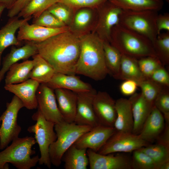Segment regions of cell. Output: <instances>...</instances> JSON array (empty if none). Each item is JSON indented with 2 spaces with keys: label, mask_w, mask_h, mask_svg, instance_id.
<instances>
[{
  "label": "cell",
  "mask_w": 169,
  "mask_h": 169,
  "mask_svg": "<svg viewBox=\"0 0 169 169\" xmlns=\"http://www.w3.org/2000/svg\"><path fill=\"white\" fill-rule=\"evenodd\" d=\"M38 54L55 73L75 75L80 50L79 38L69 30L36 43Z\"/></svg>",
  "instance_id": "6da1fadb"
},
{
  "label": "cell",
  "mask_w": 169,
  "mask_h": 169,
  "mask_svg": "<svg viewBox=\"0 0 169 169\" xmlns=\"http://www.w3.org/2000/svg\"><path fill=\"white\" fill-rule=\"evenodd\" d=\"M79 37L80 50L75 74L96 81L104 79L108 73L105 61L103 41L93 32Z\"/></svg>",
  "instance_id": "7a4b0ae2"
},
{
  "label": "cell",
  "mask_w": 169,
  "mask_h": 169,
  "mask_svg": "<svg viewBox=\"0 0 169 169\" xmlns=\"http://www.w3.org/2000/svg\"><path fill=\"white\" fill-rule=\"evenodd\" d=\"M109 42L122 54L137 59L148 56L157 57L150 40L119 23L112 28Z\"/></svg>",
  "instance_id": "3957f363"
},
{
  "label": "cell",
  "mask_w": 169,
  "mask_h": 169,
  "mask_svg": "<svg viewBox=\"0 0 169 169\" xmlns=\"http://www.w3.org/2000/svg\"><path fill=\"white\" fill-rule=\"evenodd\" d=\"M36 143L34 137H19L12 141V144L0 152V169H8L10 163L18 169H30L38 163L39 157L32 149Z\"/></svg>",
  "instance_id": "277c9868"
},
{
  "label": "cell",
  "mask_w": 169,
  "mask_h": 169,
  "mask_svg": "<svg viewBox=\"0 0 169 169\" xmlns=\"http://www.w3.org/2000/svg\"><path fill=\"white\" fill-rule=\"evenodd\" d=\"M93 127L77 125L74 122L69 123L64 120L55 124L54 129L56 140L50 146L49 154L52 164L58 167L62 162V157L66 151L83 134Z\"/></svg>",
  "instance_id": "5b68a950"
},
{
  "label": "cell",
  "mask_w": 169,
  "mask_h": 169,
  "mask_svg": "<svg viewBox=\"0 0 169 169\" xmlns=\"http://www.w3.org/2000/svg\"><path fill=\"white\" fill-rule=\"evenodd\" d=\"M158 11L123 10L119 24L146 37L152 43L158 35L156 25Z\"/></svg>",
  "instance_id": "8992f818"
},
{
  "label": "cell",
  "mask_w": 169,
  "mask_h": 169,
  "mask_svg": "<svg viewBox=\"0 0 169 169\" xmlns=\"http://www.w3.org/2000/svg\"><path fill=\"white\" fill-rule=\"evenodd\" d=\"M32 118L36 122L29 126L27 131L34 134L36 142L38 145L40 156L38 163L50 168L52 164L49 156V147L57 138L54 131L55 124L47 120L38 110L33 114Z\"/></svg>",
  "instance_id": "52a82bcc"
},
{
  "label": "cell",
  "mask_w": 169,
  "mask_h": 169,
  "mask_svg": "<svg viewBox=\"0 0 169 169\" xmlns=\"http://www.w3.org/2000/svg\"><path fill=\"white\" fill-rule=\"evenodd\" d=\"M24 107L21 100L15 95L6 104V109L0 116V149L3 150L14 139L18 137L21 127L17 122L18 113Z\"/></svg>",
  "instance_id": "ba28073f"
},
{
  "label": "cell",
  "mask_w": 169,
  "mask_h": 169,
  "mask_svg": "<svg viewBox=\"0 0 169 169\" xmlns=\"http://www.w3.org/2000/svg\"><path fill=\"white\" fill-rule=\"evenodd\" d=\"M149 144V143L142 139L139 135L115 131L97 152L103 155L117 152H130Z\"/></svg>",
  "instance_id": "9c48e42d"
},
{
  "label": "cell",
  "mask_w": 169,
  "mask_h": 169,
  "mask_svg": "<svg viewBox=\"0 0 169 169\" xmlns=\"http://www.w3.org/2000/svg\"><path fill=\"white\" fill-rule=\"evenodd\" d=\"M97 10V20L92 32L103 41L110 42L112 29L119 23L123 10L108 0Z\"/></svg>",
  "instance_id": "30bf717a"
},
{
  "label": "cell",
  "mask_w": 169,
  "mask_h": 169,
  "mask_svg": "<svg viewBox=\"0 0 169 169\" xmlns=\"http://www.w3.org/2000/svg\"><path fill=\"white\" fill-rule=\"evenodd\" d=\"M36 96L38 110L47 120L55 124L64 120L59 109L54 90L45 84H40Z\"/></svg>",
  "instance_id": "8fae6325"
},
{
  "label": "cell",
  "mask_w": 169,
  "mask_h": 169,
  "mask_svg": "<svg viewBox=\"0 0 169 169\" xmlns=\"http://www.w3.org/2000/svg\"><path fill=\"white\" fill-rule=\"evenodd\" d=\"M96 93L93 89L89 91L76 93L77 105L74 123L93 127L100 124L95 115L93 106L94 98Z\"/></svg>",
  "instance_id": "7c38bea8"
},
{
  "label": "cell",
  "mask_w": 169,
  "mask_h": 169,
  "mask_svg": "<svg viewBox=\"0 0 169 169\" xmlns=\"http://www.w3.org/2000/svg\"><path fill=\"white\" fill-rule=\"evenodd\" d=\"M115 131L114 127L100 124L83 134L74 144L78 148L98 152Z\"/></svg>",
  "instance_id": "4fadbf2b"
},
{
  "label": "cell",
  "mask_w": 169,
  "mask_h": 169,
  "mask_svg": "<svg viewBox=\"0 0 169 169\" xmlns=\"http://www.w3.org/2000/svg\"><path fill=\"white\" fill-rule=\"evenodd\" d=\"M90 169H131V159L122 154L103 155L88 149L86 151Z\"/></svg>",
  "instance_id": "5bb4252c"
},
{
  "label": "cell",
  "mask_w": 169,
  "mask_h": 169,
  "mask_svg": "<svg viewBox=\"0 0 169 169\" xmlns=\"http://www.w3.org/2000/svg\"><path fill=\"white\" fill-rule=\"evenodd\" d=\"M93 106L100 123L114 127L117 115L115 101L109 94L105 91L97 92L94 98Z\"/></svg>",
  "instance_id": "9a60e30c"
},
{
  "label": "cell",
  "mask_w": 169,
  "mask_h": 169,
  "mask_svg": "<svg viewBox=\"0 0 169 169\" xmlns=\"http://www.w3.org/2000/svg\"><path fill=\"white\" fill-rule=\"evenodd\" d=\"M28 22L23 23L18 29L17 37L20 41L41 42L69 30L68 26L59 28H50L33 24H30Z\"/></svg>",
  "instance_id": "2e32d148"
},
{
  "label": "cell",
  "mask_w": 169,
  "mask_h": 169,
  "mask_svg": "<svg viewBox=\"0 0 169 169\" xmlns=\"http://www.w3.org/2000/svg\"><path fill=\"white\" fill-rule=\"evenodd\" d=\"M40 84L38 81L30 78L20 83L5 85L4 88L18 98L24 107L32 110L37 108L36 93Z\"/></svg>",
  "instance_id": "e0dca14e"
},
{
  "label": "cell",
  "mask_w": 169,
  "mask_h": 169,
  "mask_svg": "<svg viewBox=\"0 0 169 169\" xmlns=\"http://www.w3.org/2000/svg\"><path fill=\"white\" fill-rule=\"evenodd\" d=\"M97 17V9L83 8L75 11L69 26V30L79 37L91 33L95 26Z\"/></svg>",
  "instance_id": "ac0fdd59"
},
{
  "label": "cell",
  "mask_w": 169,
  "mask_h": 169,
  "mask_svg": "<svg viewBox=\"0 0 169 169\" xmlns=\"http://www.w3.org/2000/svg\"><path fill=\"white\" fill-rule=\"evenodd\" d=\"M134 120L132 133L139 135L154 104L148 102L141 93H135L129 99Z\"/></svg>",
  "instance_id": "d6986e66"
},
{
  "label": "cell",
  "mask_w": 169,
  "mask_h": 169,
  "mask_svg": "<svg viewBox=\"0 0 169 169\" xmlns=\"http://www.w3.org/2000/svg\"><path fill=\"white\" fill-rule=\"evenodd\" d=\"M32 18L20 19L16 16L10 18L0 29V65L2 54L6 48L10 46L20 47L22 45L23 42L19 40L16 36V32L21 26Z\"/></svg>",
  "instance_id": "ffe728a7"
},
{
  "label": "cell",
  "mask_w": 169,
  "mask_h": 169,
  "mask_svg": "<svg viewBox=\"0 0 169 169\" xmlns=\"http://www.w3.org/2000/svg\"><path fill=\"white\" fill-rule=\"evenodd\" d=\"M38 54L36 43L26 41V44L19 47L12 46L10 52L4 58L0 70V84L6 73L13 64L20 60H26L30 57Z\"/></svg>",
  "instance_id": "44dd1931"
},
{
  "label": "cell",
  "mask_w": 169,
  "mask_h": 169,
  "mask_svg": "<svg viewBox=\"0 0 169 169\" xmlns=\"http://www.w3.org/2000/svg\"><path fill=\"white\" fill-rule=\"evenodd\" d=\"M45 84L54 90L61 88L76 93L89 91L93 89L89 84L83 81L75 75L60 73H55L50 81Z\"/></svg>",
  "instance_id": "7402d4cb"
},
{
  "label": "cell",
  "mask_w": 169,
  "mask_h": 169,
  "mask_svg": "<svg viewBox=\"0 0 169 169\" xmlns=\"http://www.w3.org/2000/svg\"><path fill=\"white\" fill-rule=\"evenodd\" d=\"M164 128L163 115L154 105L139 135L148 142H152L162 133Z\"/></svg>",
  "instance_id": "603a6c76"
},
{
  "label": "cell",
  "mask_w": 169,
  "mask_h": 169,
  "mask_svg": "<svg viewBox=\"0 0 169 169\" xmlns=\"http://www.w3.org/2000/svg\"><path fill=\"white\" fill-rule=\"evenodd\" d=\"M54 90L59 109L64 120L69 123L74 122L76 112L77 93L61 88Z\"/></svg>",
  "instance_id": "cb8c5ba5"
},
{
  "label": "cell",
  "mask_w": 169,
  "mask_h": 169,
  "mask_svg": "<svg viewBox=\"0 0 169 169\" xmlns=\"http://www.w3.org/2000/svg\"><path fill=\"white\" fill-rule=\"evenodd\" d=\"M115 109L117 115L114 125L115 131L132 133L134 120L129 100L124 98L117 99Z\"/></svg>",
  "instance_id": "d4e9b609"
},
{
  "label": "cell",
  "mask_w": 169,
  "mask_h": 169,
  "mask_svg": "<svg viewBox=\"0 0 169 169\" xmlns=\"http://www.w3.org/2000/svg\"><path fill=\"white\" fill-rule=\"evenodd\" d=\"M115 79H131L138 83L146 79L140 70L138 59L122 54L119 73Z\"/></svg>",
  "instance_id": "484cf974"
},
{
  "label": "cell",
  "mask_w": 169,
  "mask_h": 169,
  "mask_svg": "<svg viewBox=\"0 0 169 169\" xmlns=\"http://www.w3.org/2000/svg\"><path fill=\"white\" fill-rule=\"evenodd\" d=\"M87 149L77 147L74 144L64 154L61 159L65 169H86L89 164Z\"/></svg>",
  "instance_id": "4316f807"
},
{
  "label": "cell",
  "mask_w": 169,
  "mask_h": 169,
  "mask_svg": "<svg viewBox=\"0 0 169 169\" xmlns=\"http://www.w3.org/2000/svg\"><path fill=\"white\" fill-rule=\"evenodd\" d=\"M33 66L30 78L40 84H46L55 73L52 66L38 54L32 56Z\"/></svg>",
  "instance_id": "83f0119b"
},
{
  "label": "cell",
  "mask_w": 169,
  "mask_h": 169,
  "mask_svg": "<svg viewBox=\"0 0 169 169\" xmlns=\"http://www.w3.org/2000/svg\"><path fill=\"white\" fill-rule=\"evenodd\" d=\"M33 66L32 60H27L12 65L6 73L5 85L20 83L30 79Z\"/></svg>",
  "instance_id": "f1b7e54d"
},
{
  "label": "cell",
  "mask_w": 169,
  "mask_h": 169,
  "mask_svg": "<svg viewBox=\"0 0 169 169\" xmlns=\"http://www.w3.org/2000/svg\"><path fill=\"white\" fill-rule=\"evenodd\" d=\"M123 10L130 11L161 10L163 7L162 0H108Z\"/></svg>",
  "instance_id": "f546056e"
},
{
  "label": "cell",
  "mask_w": 169,
  "mask_h": 169,
  "mask_svg": "<svg viewBox=\"0 0 169 169\" xmlns=\"http://www.w3.org/2000/svg\"><path fill=\"white\" fill-rule=\"evenodd\" d=\"M103 45L108 73L115 79L119 73L122 54L109 42L103 41Z\"/></svg>",
  "instance_id": "4dcf8cb0"
},
{
  "label": "cell",
  "mask_w": 169,
  "mask_h": 169,
  "mask_svg": "<svg viewBox=\"0 0 169 169\" xmlns=\"http://www.w3.org/2000/svg\"><path fill=\"white\" fill-rule=\"evenodd\" d=\"M58 2V0H31L17 16L23 18H36Z\"/></svg>",
  "instance_id": "1f68e13d"
},
{
  "label": "cell",
  "mask_w": 169,
  "mask_h": 169,
  "mask_svg": "<svg viewBox=\"0 0 169 169\" xmlns=\"http://www.w3.org/2000/svg\"><path fill=\"white\" fill-rule=\"evenodd\" d=\"M153 160L156 169L163 163L169 161V147L157 143L148 145L140 149Z\"/></svg>",
  "instance_id": "d6a6232c"
},
{
  "label": "cell",
  "mask_w": 169,
  "mask_h": 169,
  "mask_svg": "<svg viewBox=\"0 0 169 169\" xmlns=\"http://www.w3.org/2000/svg\"><path fill=\"white\" fill-rule=\"evenodd\" d=\"M157 57L163 65L169 64V31L158 34L152 43Z\"/></svg>",
  "instance_id": "836d02e7"
},
{
  "label": "cell",
  "mask_w": 169,
  "mask_h": 169,
  "mask_svg": "<svg viewBox=\"0 0 169 169\" xmlns=\"http://www.w3.org/2000/svg\"><path fill=\"white\" fill-rule=\"evenodd\" d=\"M47 10L68 26L71 22L74 13L69 6L60 2L55 3Z\"/></svg>",
  "instance_id": "e575fe53"
},
{
  "label": "cell",
  "mask_w": 169,
  "mask_h": 169,
  "mask_svg": "<svg viewBox=\"0 0 169 169\" xmlns=\"http://www.w3.org/2000/svg\"><path fill=\"white\" fill-rule=\"evenodd\" d=\"M138 84L144 98L148 102L154 104L156 98L163 86L148 79L138 82Z\"/></svg>",
  "instance_id": "d590c367"
},
{
  "label": "cell",
  "mask_w": 169,
  "mask_h": 169,
  "mask_svg": "<svg viewBox=\"0 0 169 169\" xmlns=\"http://www.w3.org/2000/svg\"><path fill=\"white\" fill-rule=\"evenodd\" d=\"M133 152L132 169H156L153 160L146 153L139 149Z\"/></svg>",
  "instance_id": "8d00e7d4"
},
{
  "label": "cell",
  "mask_w": 169,
  "mask_h": 169,
  "mask_svg": "<svg viewBox=\"0 0 169 169\" xmlns=\"http://www.w3.org/2000/svg\"><path fill=\"white\" fill-rule=\"evenodd\" d=\"M140 70L146 79H148L154 71L163 65L156 57L148 56L138 59Z\"/></svg>",
  "instance_id": "74e56055"
},
{
  "label": "cell",
  "mask_w": 169,
  "mask_h": 169,
  "mask_svg": "<svg viewBox=\"0 0 169 169\" xmlns=\"http://www.w3.org/2000/svg\"><path fill=\"white\" fill-rule=\"evenodd\" d=\"M169 87L163 86L154 102V106L163 114L165 124H169Z\"/></svg>",
  "instance_id": "f35d334b"
},
{
  "label": "cell",
  "mask_w": 169,
  "mask_h": 169,
  "mask_svg": "<svg viewBox=\"0 0 169 169\" xmlns=\"http://www.w3.org/2000/svg\"><path fill=\"white\" fill-rule=\"evenodd\" d=\"M32 24L50 28H59L66 26L47 10L33 18Z\"/></svg>",
  "instance_id": "ab89813d"
},
{
  "label": "cell",
  "mask_w": 169,
  "mask_h": 169,
  "mask_svg": "<svg viewBox=\"0 0 169 169\" xmlns=\"http://www.w3.org/2000/svg\"><path fill=\"white\" fill-rule=\"evenodd\" d=\"M67 5L74 12L80 8L97 9L108 0H58Z\"/></svg>",
  "instance_id": "60d3db41"
},
{
  "label": "cell",
  "mask_w": 169,
  "mask_h": 169,
  "mask_svg": "<svg viewBox=\"0 0 169 169\" xmlns=\"http://www.w3.org/2000/svg\"><path fill=\"white\" fill-rule=\"evenodd\" d=\"M148 79L162 86L169 87V75L163 65L156 70Z\"/></svg>",
  "instance_id": "b9f144b4"
},
{
  "label": "cell",
  "mask_w": 169,
  "mask_h": 169,
  "mask_svg": "<svg viewBox=\"0 0 169 169\" xmlns=\"http://www.w3.org/2000/svg\"><path fill=\"white\" fill-rule=\"evenodd\" d=\"M124 80L120 86L121 93L125 96H131L136 93L138 87L137 82L131 79Z\"/></svg>",
  "instance_id": "7bdbcfd3"
},
{
  "label": "cell",
  "mask_w": 169,
  "mask_h": 169,
  "mask_svg": "<svg viewBox=\"0 0 169 169\" xmlns=\"http://www.w3.org/2000/svg\"><path fill=\"white\" fill-rule=\"evenodd\" d=\"M156 25L158 34L162 30L169 31V14L167 13L157 16Z\"/></svg>",
  "instance_id": "ee69618b"
},
{
  "label": "cell",
  "mask_w": 169,
  "mask_h": 169,
  "mask_svg": "<svg viewBox=\"0 0 169 169\" xmlns=\"http://www.w3.org/2000/svg\"><path fill=\"white\" fill-rule=\"evenodd\" d=\"M31 0H17L8 10L7 16L11 18L17 16Z\"/></svg>",
  "instance_id": "f6af8a7d"
},
{
  "label": "cell",
  "mask_w": 169,
  "mask_h": 169,
  "mask_svg": "<svg viewBox=\"0 0 169 169\" xmlns=\"http://www.w3.org/2000/svg\"><path fill=\"white\" fill-rule=\"evenodd\" d=\"M164 130L156 139L157 143L169 147V125L165 124Z\"/></svg>",
  "instance_id": "bcb514c9"
},
{
  "label": "cell",
  "mask_w": 169,
  "mask_h": 169,
  "mask_svg": "<svg viewBox=\"0 0 169 169\" xmlns=\"http://www.w3.org/2000/svg\"><path fill=\"white\" fill-rule=\"evenodd\" d=\"M17 0H0V3L4 4L6 8L9 9L13 5Z\"/></svg>",
  "instance_id": "7dc6e473"
},
{
  "label": "cell",
  "mask_w": 169,
  "mask_h": 169,
  "mask_svg": "<svg viewBox=\"0 0 169 169\" xmlns=\"http://www.w3.org/2000/svg\"><path fill=\"white\" fill-rule=\"evenodd\" d=\"M169 161H167L162 164L159 167V169H169Z\"/></svg>",
  "instance_id": "c3c4849f"
},
{
  "label": "cell",
  "mask_w": 169,
  "mask_h": 169,
  "mask_svg": "<svg viewBox=\"0 0 169 169\" xmlns=\"http://www.w3.org/2000/svg\"><path fill=\"white\" fill-rule=\"evenodd\" d=\"M6 8V7L4 4L0 3V18L3 11Z\"/></svg>",
  "instance_id": "681fc988"
},
{
  "label": "cell",
  "mask_w": 169,
  "mask_h": 169,
  "mask_svg": "<svg viewBox=\"0 0 169 169\" xmlns=\"http://www.w3.org/2000/svg\"><path fill=\"white\" fill-rule=\"evenodd\" d=\"M1 119L0 116V123H1Z\"/></svg>",
  "instance_id": "f907efd6"
},
{
  "label": "cell",
  "mask_w": 169,
  "mask_h": 169,
  "mask_svg": "<svg viewBox=\"0 0 169 169\" xmlns=\"http://www.w3.org/2000/svg\"><path fill=\"white\" fill-rule=\"evenodd\" d=\"M166 0L167 1V2H169V0Z\"/></svg>",
  "instance_id": "816d5d0a"
},
{
  "label": "cell",
  "mask_w": 169,
  "mask_h": 169,
  "mask_svg": "<svg viewBox=\"0 0 169 169\" xmlns=\"http://www.w3.org/2000/svg\"></svg>",
  "instance_id": "f5cc1de1"
}]
</instances>
